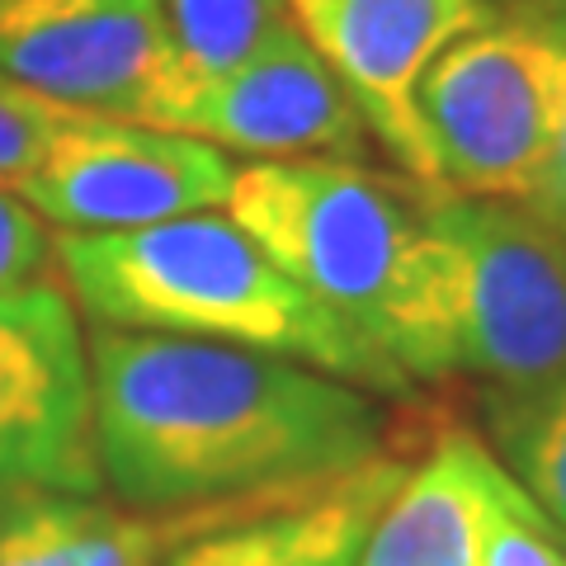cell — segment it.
I'll use <instances>...</instances> for the list:
<instances>
[{"mask_svg": "<svg viewBox=\"0 0 566 566\" xmlns=\"http://www.w3.org/2000/svg\"><path fill=\"white\" fill-rule=\"evenodd\" d=\"M52 270L57 264H52V237L43 218L0 189V293L52 279Z\"/></svg>", "mask_w": 566, "mask_h": 566, "instance_id": "d6986e66", "label": "cell"}, {"mask_svg": "<svg viewBox=\"0 0 566 566\" xmlns=\"http://www.w3.org/2000/svg\"><path fill=\"white\" fill-rule=\"evenodd\" d=\"M434 251L439 374L486 387V416L543 397L566 378V237L528 203L434 189L424 203Z\"/></svg>", "mask_w": 566, "mask_h": 566, "instance_id": "3957f363", "label": "cell"}, {"mask_svg": "<svg viewBox=\"0 0 566 566\" xmlns=\"http://www.w3.org/2000/svg\"><path fill=\"white\" fill-rule=\"evenodd\" d=\"M161 10L175 48V66H180V95H175L170 114L161 118V128H170V118L180 114L189 95H199L203 85L241 66L289 20L283 0H161Z\"/></svg>", "mask_w": 566, "mask_h": 566, "instance_id": "5bb4252c", "label": "cell"}, {"mask_svg": "<svg viewBox=\"0 0 566 566\" xmlns=\"http://www.w3.org/2000/svg\"><path fill=\"white\" fill-rule=\"evenodd\" d=\"M232 180L237 170L212 142L85 114L20 193L66 232H133L227 203Z\"/></svg>", "mask_w": 566, "mask_h": 566, "instance_id": "ba28073f", "label": "cell"}, {"mask_svg": "<svg viewBox=\"0 0 566 566\" xmlns=\"http://www.w3.org/2000/svg\"><path fill=\"white\" fill-rule=\"evenodd\" d=\"M289 20L340 76L354 109L406 180L444 189L424 147L416 91L449 43L491 20L486 0H283Z\"/></svg>", "mask_w": 566, "mask_h": 566, "instance_id": "9c48e42d", "label": "cell"}, {"mask_svg": "<svg viewBox=\"0 0 566 566\" xmlns=\"http://www.w3.org/2000/svg\"><path fill=\"white\" fill-rule=\"evenodd\" d=\"M170 133L237 147L279 161L331 156V161H364L368 123L354 109L340 76L322 62L303 29L283 20L241 66L203 85L180 104Z\"/></svg>", "mask_w": 566, "mask_h": 566, "instance_id": "8fae6325", "label": "cell"}, {"mask_svg": "<svg viewBox=\"0 0 566 566\" xmlns=\"http://www.w3.org/2000/svg\"><path fill=\"white\" fill-rule=\"evenodd\" d=\"M562 95V52L515 10L449 43L416 91L439 185L468 199L528 203L553 156Z\"/></svg>", "mask_w": 566, "mask_h": 566, "instance_id": "5b68a950", "label": "cell"}, {"mask_svg": "<svg viewBox=\"0 0 566 566\" xmlns=\"http://www.w3.org/2000/svg\"><path fill=\"white\" fill-rule=\"evenodd\" d=\"M491 434L510 463L505 472L547 520L566 528V378L524 406L491 411Z\"/></svg>", "mask_w": 566, "mask_h": 566, "instance_id": "9a60e30c", "label": "cell"}, {"mask_svg": "<svg viewBox=\"0 0 566 566\" xmlns=\"http://www.w3.org/2000/svg\"><path fill=\"white\" fill-rule=\"evenodd\" d=\"M91 349L62 279L0 293V495L99 491Z\"/></svg>", "mask_w": 566, "mask_h": 566, "instance_id": "52a82bcc", "label": "cell"}, {"mask_svg": "<svg viewBox=\"0 0 566 566\" xmlns=\"http://www.w3.org/2000/svg\"><path fill=\"white\" fill-rule=\"evenodd\" d=\"M0 76L62 109L147 128L180 95L161 0H0Z\"/></svg>", "mask_w": 566, "mask_h": 566, "instance_id": "8992f818", "label": "cell"}, {"mask_svg": "<svg viewBox=\"0 0 566 566\" xmlns=\"http://www.w3.org/2000/svg\"><path fill=\"white\" fill-rule=\"evenodd\" d=\"M406 472L411 458L382 449L340 472L237 501L166 510L175 528L166 566H359L364 543Z\"/></svg>", "mask_w": 566, "mask_h": 566, "instance_id": "30bf717a", "label": "cell"}, {"mask_svg": "<svg viewBox=\"0 0 566 566\" xmlns=\"http://www.w3.org/2000/svg\"><path fill=\"white\" fill-rule=\"evenodd\" d=\"M76 118L85 114L62 109V104L0 76V189H24V180L43 166V156L57 147V137Z\"/></svg>", "mask_w": 566, "mask_h": 566, "instance_id": "2e32d148", "label": "cell"}, {"mask_svg": "<svg viewBox=\"0 0 566 566\" xmlns=\"http://www.w3.org/2000/svg\"><path fill=\"white\" fill-rule=\"evenodd\" d=\"M175 547L170 515H128L91 495H0V566H156Z\"/></svg>", "mask_w": 566, "mask_h": 566, "instance_id": "4fadbf2b", "label": "cell"}, {"mask_svg": "<svg viewBox=\"0 0 566 566\" xmlns=\"http://www.w3.org/2000/svg\"><path fill=\"white\" fill-rule=\"evenodd\" d=\"M482 566H566V528H557L505 472L486 524Z\"/></svg>", "mask_w": 566, "mask_h": 566, "instance_id": "e0dca14e", "label": "cell"}, {"mask_svg": "<svg viewBox=\"0 0 566 566\" xmlns=\"http://www.w3.org/2000/svg\"><path fill=\"white\" fill-rule=\"evenodd\" d=\"M505 468L468 424L434 430L420 463L387 501L359 566H482Z\"/></svg>", "mask_w": 566, "mask_h": 566, "instance_id": "7c38bea8", "label": "cell"}, {"mask_svg": "<svg viewBox=\"0 0 566 566\" xmlns=\"http://www.w3.org/2000/svg\"><path fill=\"white\" fill-rule=\"evenodd\" d=\"M99 476L133 510H193L387 449V420L359 387L245 345L95 326Z\"/></svg>", "mask_w": 566, "mask_h": 566, "instance_id": "6da1fadb", "label": "cell"}, {"mask_svg": "<svg viewBox=\"0 0 566 566\" xmlns=\"http://www.w3.org/2000/svg\"><path fill=\"white\" fill-rule=\"evenodd\" d=\"M510 10H515L520 20L534 24L543 39H553V48L562 52V62H566V0H515ZM528 208H534L538 218H547L566 237V95H562V118H557L553 156H547V166H543L538 189L528 193Z\"/></svg>", "mask_w": 566, "mask_h": 566, "instance_id": "ac0fdd59", "label": "cell"}, {"mask_svg": "<svg viewBox=\"0 0 566 566\" xmlns=\"http://www.w3.org/2000/svg\"><path fill=\"white\" fill-rule=\"evenodd\" d=\"M52 264L99 326L245 345L374 392H411V378L378 345L297 289L227 218L193 212L133 232H62L52 237Z\"/></svg>", "mask_w": 566, "mask_h": 566, "instance_id": "7a4b0ae2", "label": "cell"}, {"mask_svg": "<svg viewBox=\"0 0 566 566\" xmlns=\"http://www.w3.org/2000/svg\"><path fill=\"white\" fill-rule=\"evenodd\" d=\"M430 193L416 180H382L359 161L303 156L237 170L227 212L297 289L392 359Z\"/></svg>", "mask_w": 566, "mask_h": 566, "instance_id": "277c9868", "label": "cell"}]
</instances>
